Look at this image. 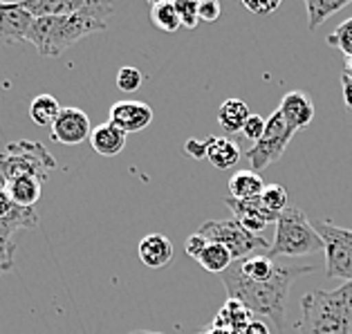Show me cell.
Returning a JSON list of instances; mask_svg holds the SVG:
<instances>
[{
	"label": "cell",
	"instance_id": "cell-10",
	"mask_svg": "<svg viewBox=\"0 0 352 334\" xmlns=\"http://www.w3.org/2000/svg\"><path fill=\"white\" fill-rule=\"evenodd\" d=\"M231 209L234 213V220L240 222L247 231H252V234L261 236L265 229L270 227V222H276L278 220V213H272L267 211L261 204V198L256 200H236V198H225L222 200Z\"/></svg>",
	"mask_w": 352,
	"mask_h": 334
},
{
	"label": "cell",
	"instance_id": "cell-21",
	"mask_svg": "<svg viewBox=\"0 0 352 334\" xmlns=\"http://www.w3.org/2000/svg\"><path fill=\"white\" fill-rule=\"evenodd\" d=\"M249 117H252V110L243 99H227L218 108V122L227 133H243Z\"/></svg>",
	"mask_w": 352,
	"mask_h": 334
},
{
	"label": "cell",
	"instance_id": "cell-31",
	"mask_svg": "<svg viewBox=\"0 0 352 334\" xmlns=\"http://www.w3.org/2000/svg\"><path fill=\"white\" fill-rule=\"evenodd\" d=\"M197 14H200V23H216L222 14V7L218 0H202L197 3Z\"/></svg>",
	"mask_w": 352,
	"mask_h": 334
},
{
	"label": "cell",
	"instance_id": "cell-35",
	"mask_svg": "<svg viewBox=\"0 0 352 334\" xmlns=\"http://www.w3.org/2000/svg\"><path fill=\"white\" fill-rule=\"evenodd\" d=\"M207 243H209L207 238H202V236L195 231V234L186 241V247H184V249H186V254L191 256L193 260H197V258H200V254L204 252V247H207Z\"/></svg>",
	"mask_w": 352,
	"mask_h": 334
},
{
	"label": "cell",
	"instance_id": "cell-12",
	"mask_svg": "<svg viewBox=\"0 0 352 334\" xmlns=\"http://www.w3.org/2000/svg\"><path fill=\"white\" fill-rule=\"evenodd\" d=\"M110 124H115L119 131L128 133H140L144 128H148L153 122V108L144 101H117L110 108Z\"/></svg>",
	"mask_w": 352,
	"mask_h": 334
},
{
	"label": "cell",
	"instance_id": "cell-4",
	"mask_svg": "<svg viewBox=\"0 0 352 334\" xmlns=\"http://www.w3.org/2000/svg\"><path fill=\"white\" fill-rule=\"evenodd\" d=\"M323 252V241L316 234V229L307 216L300 209L287 207L283 213H278L276 220V234L274 243L270 247V258H298V256H310Z\"/></svg>",
	"mask_w": 352,
	"mask_h": 334
},
{
	"label": "cell",
	"instance_id": "cell-5",
	"mask_svg": "<svg viewBox=\"0 0 352 334\" xmlns=\"http://www.w3.org/2000/svg\"><path fill=\"white\" fill-rule=\"evenodd\" d=\"M0 168L5 170L7 182L14 177H36L45 182L56 170V159L43 144L21 140L7 144L0 153Z\"/></svg>",
	"mask_w": 352,
	"mask_h": 334
},
{
	"label": "cell",
	"instance_id": "cell-33",
	"mask_svg": "<svg viewBox=\"0 0 352 334\" xmlns=\"http://www.w3.org/2000/svg\"><path fill=\"white\" fill-rule=\"evenodd\" d=\"M184 151L186 155H191L193 159H204L207 157V151H209V142L207 140H186L184 144Z\"/></svg>",
	"mask_w": 352,
	"mask_h": 334
},
{
	"label": "cell",
	"instance_id": "cell-16",
	"mask_svg": "<svg viewBox=\"0 0 352 334\" xmlns=\"http://www.w3.org/2000/svg\"><path fill=\"white\" fill-rule=\"evenodd\" d=\"M88 0H25L21 7L28 12L34 21L50 19V16H67L85 7Z\"/></svg>",
	"mask_w": 352,
	"mask_h": 334
},
{
	"label": "cell",
	"instance_id": "cell-25",
	"mask_svg": "<svg viewBox=\"0 0 352 334\" xmlns=\"http://www.w3.org/2000/svg\"><path fill=\"white\" fill-rule=\"evenodd\" d=\"M151 21L162 32H177L182 27L177 7L175 3H170V0H157V3L151 5Z\"/></svg>",
	"mask_w": 352,
	"mask_h": 334
},
{
	"label": "cell",
	"instance_id": "cell-22",
	"mask_svg": "<svg viewBox=\"0 0 352 334\" xmlns=\"http://www.w3.org/2000/svg\"><path fill=\"white\" fill-rule=\"evenodd\" d=\"M350 0H305L307 12V30L314 32L319 25H323L332 14L346 10Z\"/></svg>",
	"mask_w": 352,
	"mask_h": 334
},
{
	"label": "cell",
	"instance_id": "cell-6",
	"mask_svg": "<svg viewBox=\"0 0 352 334\" xmlns=\"http://www.w3.org/2000/svg\"><path fill=\"white\" fill-rule=\"evenodd\" d=\"M197 234L209 243H218L234 256V260H245L256 254H270V243L263 236L247 231L236 220H209L197 229Z\"/></svg>",
	"mask_w": 352,
	"mask_h": 334
},
{
	"label": "cell",
	"instance_id": "cell-24",
	"mask_svg": "<svg viewBox=\"0 0 352 334\" xmlns=\"http://www.w3.org/2000/svg\"><path fill=\"white\" fill-rule=\"evenodd\" d=\"M197 263H200L202 269H207L211 274H222V271H227L236 260H234V256H231L222 245L207 243V247H204V252L200 254Z\"/></svg>",
	"mask_w": 352,
	"mask_h": 334
},
{
	"label": "cell",
	"instance_id": "cell-11",
	"mask_svg": "<svg viewBox=\"0 0 352 334\" xmlns=\"http://www.w3.org/2000/svg\"><path fill=\"white\" fill-rule=\"evenodd\" d=\"M34 19L21 3H0V47L28 41Z\"/></svg>",
	"mask_w": 352,
	"mask_h": 334
},
{
	"label": "cell",
	"instance_id": "cell-19",
	"mask_svg": "<svg viewBox=\"0 0 352 334\" xmlns=\"http://www.w3.org/2000/svg\"><path fill=\"white\" fill-rule=\"evenodd\" d=\"M263 188H265V182L261 173H256L252 168L238 170V173H234V177L229 179V193H231V198H236V200L261 198Z\"/></svg>",
	"mask_w": 352,
	"mask_h": 334
},
{
	"label": "cell",
	"instance_id": "cell-7",
	"mask_svg": "<svg viewBox=\"0 0 352 334\" xmlns=\"http://www.w3.org/2000/svg\"><path fill=\"white\" fill-rule=\"evenodd\" d=\"M312 225L323 241L325 276L352 282V229L337 227L328 220H316Z\"/></svg>",
	"mask_w": 352,
	"mask_h": 334
},
{
	"label": "cell",
	"instance_id": "cell-1",
	"mask_svg": "<svg viewBox=\"0 0 352 334\" xmlns=\"http://www.w3.org/2000/svg\"><path fill=\"white\" fill-rule=\"evenodd\" d=\"M312 265H296V263H278L274 276L267 280H252L243 276L234 263L227 271L220 274L222 285L227 287L229 298L243 303L252 314H258L276 323L278 330H285V310H287V294L289 285L303 274H312Z\"/></svg>",
	"mask_w": 352,
	"mask_h": 334
},
{
	"label": "cell",
	"instance_id": "cell-14",
	"mask_svg": "<svg viewBox=\"0 0 352 334\" xmlns=\"http://www.w3.org/2000/svg\"><path fill=\"white\" fill-rule=\"evenodd\" d=\"M137 252H140V260L146 265V267L162 269V267H166V265L170 263L175 249H173L170 238H166L164 234H151V236L142 238Z\"/></svg>",
	"mask_w": 352,
	"mask_h": 334
},
{
	"label": "cell",
	"instance_id": "cell-28",
	"mask_svg": "<svg viewBox=\"0 0 352 334\" xmlns=\"http://www.w3.org/2000/svg\"><path fill=\"white\" fill-rule=\"evenodd\" d=\"M142 83H144V74L137 70V67L133 65H124V67H119V72H117V88L122 90V92H137L142 88Z\"/></svg>",
	"mask_w": 352,
	"mask_h": 334
},
{
	"label": "cell",
	"instance_id": "cell-3",
	"mask_svg": "<svg viewBox=\"0 0 352 334\" xmlns=\"http://www.w3.org/2000/svg\"><path fill=\"white\" fill-rule=\"evenodd\" d=\"M292 334H352V282L305 294Z\"/></svg>",
	"mask_w": 352,
	"mask_h": 334
},
{
	"label": "cell",
	"instance_id": "cell-36",
	"mask_svg": "<svg viewBox=\"0 0 352 334\" xmlns=\"http://www.w3.org/2000/svg\"><path fill=\"white\" fill-rule=\"evenodd\" d=\"M243 334H272L270 328H267V323H263V321H252L247 325V328L243 330Z\"/></svg>",
	"mask_w": 352,
	"mask_h": 334
},
{
	"label": "cell",
	"instance_id": "cell-18",
	"mask_svg": "<svg viewBox=\"0 0 352 334\" xmlns=\"http://www.w3.org/2000/svg\"><path fill=\"white\" fill-rule=\"evenodd\" d=\"M207 142H209L207 159L218 170L234 168L240 162V157H243V151H240L236 140H229V137H209Z\"/></svg>",
	"mask_w": 352,
	"mask_h": 334
},
{
	"label": "cell",
	"instance_id": "cell-34",
	"mask_svg": "<svg viewBox=\"0 0 352 334\" xmlns=\"http://www.w3.org/2000/svg\"><path fill=\"white\" fill-rule=\"evenodd\" d=\"M245 10H249L252 14H261V16H267L272 12H276L280 7V0H272V3H258V0H245Z\"/></svg>",
	"mask_w": 352,
	"mask_h": 334
},
{
	"label": "cell",
	"instance_id": "cell-17",
	"mask_svg": "<svg viewBox=\"0 0 352 334\" xmlns=\"http://www.w3.org/2000/svg\"><path fill=\"white\" fill-rule=\"evenodd\" d=\"M252 316L254 314L249 312L243 303H238V301H234V298H229V301L220 307V312L216 314V319H213L211 328L227 330V332H234V334H243V330L254 321Z\"/></svg>",
	"mask_w": 352,
	"mask_h": 334
},
{
	"label": "cell",
	"instance_id": "cell-23",
	"mask_svg": "<svg viewBox=\"0 0 352 334\" xmlns=\"http://www.w3.org/2000/svg\"><path fill=\"white\" fill-rule=\"evenodd\" d=\"M58 113H61V104H58L56 97H52V94H38L30 104V117L36 126L52 128Z\"/></svg>",
	"mask_w": 352,
	"mask_h": 334
},
{
	"label": "cell",
	"instance_id": "cell-32",
	"mask_svg": "<svg viewBox=\"0 0 352 334\" xmlns=\"http://www.w3.org/2000/svg\"><path fill=\"white\" fill-rule=\"evenodd\" d=\"M16 234H19V231L12 229L7 222L0 220V252L14 256V252H16Z\"/></svg>",
	"mask_w": 352,
	"mask_h": 334
},
{
	"label": "cell",
	"instance_id": "cell-30",
	"mask_svg": "<svg viewBox=\"0 0 352 334\" xmlns=\"http://www.w3.org/2000/svg\"><path fill=\"white\" fill-rule=\"evenodd\" d=\"M265 126H267V119H263L261 115H252L247 119V124H245V128H243V135L247 137L249 142H258L261 137H263V133H265Z\"/></svg>",
	"mask_w": 352,
	"mask_h": 334
},
{
	"label": "cell",
	"instance_id": "cell-40",
	"mask_svg": "<svg viewBox=\"0 0 352 334\" xmlns=\"http://www.w3.org/2000/svg\"><path fill=\"white\" fill-rule=\"evenodd\" d=\"M202 334H234V332H227V330H218V328H211V330L202 332Z\"/></svg>",
	"mask_w": 352,
	"mask_h": 334
},
{
	"label": "cell",
	"instance_id": "cell-13",
	"mask_svg": "<svg viewBox=\"0 0 352 334\" xmlns=\"http://www.w3.org/2000/svg\"><path fill=\"white\" fill-rule=\"evenodd\" d=\"M278 113L292 128H294V131H303V128L310 126L314 119V104L305 92L292 90L280 99Z\"/></svg>",
	"mask_w": 352,
	"mask_h": 334
},
{
	"label": "cell",
	"instance_id": "cell-9",
	"mask_svg": "<svg viewBox=\"0 0 352 334\" xmlns=\"http://www.w3.org/2000/svg\"><path fill=\"white\" fill-rule=\"evenodd\" d=\"M90 117L83 113L81 108H61V113L52 124V140L63 146H76L90 140Z\"/></svg>",
	"mask_w": 352,
	"mask_h": 334
},
{
	"label": "cell",
	"instance_id": "cell-41",
	"mask_svg": "<svg viewBox=\"0 0 352 334\" xmlns=\"http://www.w3.org/2000/svg\"><path fill=\"white\" fill-rule=\"evenodd\" d=\"M131 334H160V332H148V330H137V332H131Z\"/></svg>",
	"mask_w": 352,
	"mask_h": 334
},
{
	"label": "cell",
	"instance_id": "cell-29",
	"mask_svg": "<svg viewBox=\"0 0 352 334\" xmlns=\"http://www.w3.org/2000/svg\"><path fill=\"white\" fill-rule=\"evenodd\" d=\"M177 14H179V23L186 30H195L200 25V14H197V3L195 0H177L175 3Z\"/></svg>",
	"mask_w": 352,
	"mask_h": 334
},
{
	"label": "cell",
	"instance_id": "cell-37",
	"mask_svg": "<svg viewBox=\"0 0 352 334\" xmlns=\"http://www.w3.org/2000/svg\"><path fill=\"white\" fill-rule=\"evenodd\" d=\"M341 85H343V101H346L348 110H352V81L341 76Z\"/></svg>",
	"mask_w": 352,
	"mask_h": 334
},
{
	"label": "cell",
	"instance_id": "cell-38",
	"mask_svg": "<svg viewBox=\"0 0 352 334\" xmlns=\"http://www.w3.org/2000/svg\"><path fill=\"white\" fill-rule=\"evenodd\" d=\"M14 269V256L0 252V274H7Z\"/></svg>",
	"mask_w": 352,
	"mask_h": 334
},
{
	"label": "cell",
	"instance_id": "cell-8",
	"mask_svg": "<svg viewBox=\"0 0 352 334\" xmlns=\"http://www.w3.org/2000/svg\"><path fill=\"white\" fill-rule=\"evenodd\" d=\"M294 133H296L294 128H292L276 110V113L267 119L263 137L247 151V159H249V164H252V170L261 173V170L272 166L274 162H278L283 153H285L287 144L292 142V137H294Z\"/></svg>",
	"mask_w": 352,
	"mask_h": 334
},
{
	"label": "cell",
	"instance_id": "cell-2",
	"mask_svg": "<svg viewBox=\"0 0 352 334\" xmlns=\"http://www.w3.org/2000/svg\"><path fill=\"white\" fill-rule=\"evenodd\" d=\"M113 3L88 0L83 10L74 14L36 19L30 27L28 43H32L43 56L56 58L81 38L90 36L94 32H104L108 27V19L113 16Z\"/></svg>",
	"mask_w": 352,
	"mask_h": 334
},
{
	"label": "cell",
	"instance_id": "cell-20",
	"mask_svg": "<svg viewBox=\"0 0 352 334\" xmlns=\"http://www.w3.org/2000/svg\"><path fill=\"white\" fill-rule=\"evenodd\" d=\"M41 184L36 177H14L7 182V195L14 204L23 209H34V204L41 200Z\"/></svg>",
	"mask_w": 352,
	"mask_h": 334
},
{
	"label": "cell",
	"instance_id": "cell-15",
	"mask_svg": "<svg viewBox=\"0 0 352 334\" xmlns=\"http://www.w3.org/2000/svg\"><path fill=\"white\" fill-rule=\"evenodd\" d=\"M90 146L94 148V153H99V155L115 157L126 148V133L119 131L115 124L106 122L97 128H92Z\"/></svg>",
	"mask_w": 352,
	"mask_h": 334
},
{
	"label": "cell",
	"instance_id": "cell-27",
	"mask_svg": "<svg viewBox=\"0 0 352 334\" xmlns=\"http://www.w3.org/2000/svg\"><path fill=\"white\" fill-rule=\"evenodd\" d=\"M328 45L339 47L346 56H352V19L341 23L332 34H328Z\"/></svg>",
	"mask_w": 352,
	"mask_h": 334
},
{
	"label": "cell",
	"instance_id": "cell-39",
	"mask_svg": "<svg viewBox=\"0 0 352 334\" xmlns=\"http://www.w3.org/2000/svg\"><path fill=\"white\" fill-rule=\"evenodd\" d=\"M341 76H346V79L352 81V56H346V67H343V74Z\"/></svg>",
	"mask_w": 352,
	"mask_h": 334
},
{
	"label": "cell",
	"instance_id": "cell-26",
	"mask_svg": "<svg viewBox=\"0 0 352 334\" xmlns=\"http://www.w3.org/2000/svg\"><path fill=\"white\" fill-rule=\"evenodd\" d=\"M287 188L283 184H265L261 193V204L272 213H283L287 209Z\"/></svg>",
	"mask_w": 352,
	"mask_h": 334
}]
</instances>
